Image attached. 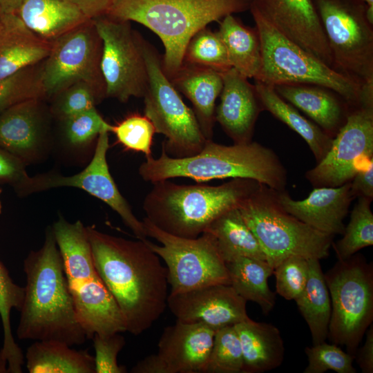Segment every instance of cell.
<instances>
[{"instance_id": "obj_1", "label": "cell", "mask_w": 373, "mask_h": 373, "mask_svg": "<svg viewBox=\"0 0 373 373\" xmlns=\"http://www.w3.org/2000/svg\"><path fill=\"white\" fill-rule=\"evenodd\" d=\"M86 228L96 271L117 302L127 332L143 333L167 307L166 267L146 239L131 240Z\"/></svg>"}, {"instance_id": "obj_2", "label": "cell", "mask_w": 373, "mask_h": 373, "mask_svg": "<svg viewBox=\"0 0 373 373\" xmlns=\"http://www.w3.org/2000/svg\"><path fill=\"white\" fill-rule=\"evenodd\" d=\"M26 276L17 336L21 340L58 341L70 346L88 339L77 320L64 263L51 227L42 247L23 261Z\"/></svg>"}, {"instance_id": "obj_3", "label": "cell", "mask_w": 373, "mask_h": 373, "mask_svg": "<svg viewBox=\"0 0 373 373\" xmlns=\"http://www.w3.org/2000/svg\"><path fill=\"white\" fill-rule=\"evenodd\" d=\"M138 172L151 183L175 178H190L198 183L245 178L276 191L285 190L287 183V171L276 153L256 142L227 146L207 140L198 153L182 158L169 156L162 146L160 156L146 157Z\"/></svg>"}, {"instance_id": "obj_4", "label": "cell", "mask_w": 373, "mask_h": 373, "mask_svg": "<svg viewBox=\"0 0 373 373\" xmlns=\"http://www.w3.org/2000/svg\"><path fill=\"white\" fill-rule=\"evenodd\" d=\"M251 0H113L106 15L139 23L161 40L163 70L171 77L183 63L190 39L213 21L249 10Z\"/></svg>"}, {"instance_id": "obj_5", "label": "cell", "mask_w": 373, "mask_h": 373, "mask_svg": "<svg viewBox=\"0 0 373 373\" xmlns=\"http://www.w3.org/2000/svg\"><path fill=\"white\" fill-rule=\"evenodd\" d=\"M152 184L142 204L146 218L166 233L186 238L202 234L216 218L238 207L260 184L245 178L218 186L179 184L170 180Z\"/></svg>"}, {"instance_id": "obj_6", "label": "cell", "mask_w": 373, "mask_h": 373, "mask_svg": "<svg viewBox=\"0 0 373 373\" xmlns=\"http://www.w3.org/2000/svg\"><path fill=\"white\" fill-rule=\"evenodd\" d=\"M238 209L273 269L290 256L319 260L329 256L334 236L287 212L279 204L276 190L260 184Z\"/></svg>"}, {"instance_id": "obj_7", "label": "cell", "mask_w": 373, "mask_h": 373, "mask_svg": "<svg viewBox=\"0 0 373 373\" xmlns=\"http://www.w3.org/2000/svg\"><path fill=\"white\" fill-rule=\"evenodd\" d=\"M249 10L259 34L262 51V66L255 80L273 86H321L337 93L350 106L360 104L363 84L336 71L285 37L254 7Z\"/></svg>"}, {"instance_id": "obj_8", "label": "cell", "mask_w": 373, "mask_h": 373, "mask_svg": "<svg viewBox=\"0 0 373 373\" xmlns=\"http://www.w3.org/2000/svg\"><path fill=\"white\" fill-rule=\"evenodd\" d=\"M331 300L327 338L356 354L373 321V267L362 255L338 259L324 274Z\"/></svg>"}, {"instance_id": "obj_9", "label": "cell", "mask_w": 373, "mask_h": 373, "mask_svg": "<svg viewBox=\"0 0 373 373\" xmlns=\"http://www.w3.org/2000/svg\"><path fill=\"white\" fill-rule=\"evenodd\" d=\"M141 44L148 73L143 96L144 115L153 123L155 133L166 137L162 146L169 156L182 158L194 155L202 151L207 142L194 112L185 104L165 75L162 55L143 37Z\"/></svg>"}, {"instance_id": "obj_10", "label": "cell", "mask_w": 373, "mask_h": 373, "mask_svg": "<svg viewBox=\"0 0 373 373\" xmlns=\"http://www.w3.org/2000/svg\"><path fill=\"white\" fill-rule=\"evenodd\" d=\"M336 71L364 84L373 82V24L362 0H312Z\"/></svg>"}, {"instance_id": "obj_11", "label": "cell", "mask_w": 373, "mask_h": 373, "mask_svg": "<svg viewBox=\"0 0 373 373\" xmlns=\"http://www.w3.org/2000/svg\"><path fill=\"white\" fill-rule=\"evenodd\" d=\"M149 247L166 265L170 294H177L202 287L230 285L226 262L211 234L204 231L195 238L173 236L160 229L146 217L142 220Z\"/></svg>"}, {"instance_id": "obj_12", "label": "cell", "mask_w": 373, "mask_h": 373, "mask_svg": "<svg viewBox=\"0 0 373 373\" xmlns=\"http://www.w3.org/2000/svg\"><path fill=\"white\" fill-rule=\"evenodd\" d=\"M102 41L101 70L106 97L126 103L132 97H143L148 73L143 55L142 36L131 21L106 15L93 19Z\"/></svg>"}, {"instance_id": "obj_13", "label": "cell", "mask_w": 373, "mask_h": 373, "mask_svg": "<svg viewBox=\"0 0 373 373\" xmlns=\"http://www.w3.org/2000/svg\"><path fill=\"white\" fill-rule=\"evenodd\" d=\"M102 41L93 19L52 41L43 61V84L46 99L68 86L84 82L104 98L106 86L101 70Z\"/></svg>"}, {"instance_id": "obj_14", "label": "cell", "mask_w": 373, "mask_h": 373, "mask_svg": "<svg viewBox=\"0 0 373 373\" xmlns=\"http://www.w3.org/2000/svg\"><path fill=\"white\" fill-rule=\"evenodd\" d=\"M373 160V95H363L351 106L331 147L316 166L305 173L314 187H335L350 182Z\"/></svg>"}, {"instance_id": "obj_15", "label": "cell", "mask_w": 373, "mask_h": 373, "mask_svg": "<svg viewBox=\"0 0 373 373\" xmlns=\"http://www.w3.org/2000/svg\"><path fill=\"white\" fill-rule=\"evenodd\" d=\"M108 134V132L99 134L92 159L82 171L68 176L54 171L28 176L15 193L19 197H25L60 187L82 189L115 211L137 239L146 240L148 236L142 220L135 216L110 173L106 160L110 146Z\"/></svg>"}, {"instance_id": "obj_16", "label": "cell", "mask_w": 373, "mask_h": 373, "mask_svg": "<svg viewBox=\"0 0 373 373\" xmlns=\"http://www.w3.org/2000/svg\"><path fill=\"white\" fill-rule=\"evenodd\" d=\"M247 300L230 285H211L169 294L167 307L176 321L202 323L215 331L249 320Z\"/></svg>"}, {"instance_id": "obj_17", "label": "cell", "mask_w": 373, "mask_h": 373, "mask_svg": "<svg viewBox=\"0 0 373 373\" xmlns=\"http://www.w3.org/2000/svg\"><path fill=\"white\" fill-rule=\"evenodd\" d=\"M44 99H29L0 114V147L26 165L46 159L52 148L49 133L50 109Z\"/></svg>"}, {"instance_id": "obj_18", "label": "cell", "mask_w": 373, "mask_h": 373, "mask_svg": "<svg viewBox=\"0 0 373 373\" xmlns=\"http://www.w3.org/2000/svg\"><path fill=\"white\" fill-rule=\"evenodd\" d=\"M251 6L279 32L333 68L331 51L312 0H251Z\"/></svg>"}, {"instance_id": "obj_19", "label": "cell", "mask_w": 373, "mask_h": 373, "mask_svg": "<svg viewBox=\"0 0 373 373\" xmlns=\"http://www.w3.org/2000/svg\"><path fill=\"white\" fill-rule=\"evenodd\" d=\"M216 331L179 321L164 328L155 354L162 373L206 372Z\"/></svg>"}, {"instance_id": "obj_20", "label": "cell", "mask_w": 373, "mask_h": 373, "mask_svg": "<svg viewBox=\"0 0 373 373\" xmlns=\"http://www.w3.org/2000/svg\"><path fill=\"white\" fill-rule=\"evenodd\" d=\"M221 74L223 87L216 108V122L234 144L250 143L256 122L263 110L255 85L233 68Z\"/></svg>"}, {"instance_id": "obj_21", "label": "cell", "mask_w": 373, "mask_h": 373, "mask_svg": "<svg viewBox=\"0 0 373 373\" xmlns=\"http://www.w3.org/2000/svg\"><path fill=\"white\" fill-rule=\"evenodd\" d=\"M280 206L299 220L322 232L343 235V220L354 198L351 182L335 187H315L303 200H293L285 191H276Z\"/></svg>"}, {"instance_id": "obj_22", "label": "cell", "mask_w": 373, "mask_h": 373, "mask_svg": "<svg viewBox=\"0 0 373 373\" xmlns=\"http://www.w3.org/2000/svg\"><path fill=\"white\" fill-rule=\"evenodd\" d=\"M76 318L87 338L127 332L122 313L99 276L70 288Z\"/></svg>"}, {"instance_id": "obj_23", "label": "cell", "mask_w": 373, "mask_h": 373, "mask_svg": "<svg viewBox=\"0 0 373 373\" xmlns=\"http://www.w3.org/2000/svg\"><path fill=\"white\" fill-rule=\"evenodd\" d=\"M276 93L334 137L345 124L351 106L334 90L314 84H280Z\"/></svg>"}, {"instance_id": "obj_24", "label": "cell", "mask_w": 373, "mask_h": 373, "mask_svg": "<svg viewBox=\"0 0 373 373\" xmlns=\"http://www.w3.org/2000/svg\"><path fill=\"white\" fill-rule=\"evenodd\" d=\"M169 80L192 104V110L205 139L212 140L216 122V101L223 87L221 73L183 62Z\"/></svg>"}, {"instance_id": "obj_25", "label": "cell", "mask_w": 373, "mask_h": 373, "mask_svg": "<svg viewBox=\"0 0 373 373\" xmlns=\"http://www.w3.org/2000/svg\"><path fill=\"white\" fill-rule=\"evenodd\" d=\"M52 42L31 31L17 14L0 13V79L43 61Z\"/></svg>"}, {"instance_id": "obj_26", "label": "cell", "mask_w": 373, "mask_h": 373, "mask_svg": "<svg viewBox=\"0 0 373 373\" xmlns=\"http://www.w3.org/2000/svg\"><path fill=\"white\" fill-rule=\"evenodd\" d=\"M234 327L242 352V373H262L282 364L284 343L277 327L251 318Z\"/></svg>"}, {"instance_id": "obj_27", "label": "cell", "mask_w": 373, "mask_h": 373, "mask_svg": "<svg viewBox=\"0 0 373 373\" xmlns=\"http://www.w3.org/2000/svg\"><path fill=\"white\" fill-rule=\"evenodd\" d=\"M17 15L31 31L50 42L89 20L70 0H23Z\"/></svg>"}, {"instance_id": "obj_28", "label": "cell", "mask_w": 373, "mask_h": 373, "mask_svg": "<svg viewBox=\"0 0 373 373\" xmlns=\"http://www.w3.org/2000/svg\"><path fill=\"white\" fill-rule=\"evenodd\" d=\"M51 227L69 288L97 277L86 227L80 220L69 222L60 216Z\"/></svg>"}, {"instance_id": "obj_29", "label": "cell", "mask_w": 373, "mask_h": 373, "mask_svg": "<svg viewBox=\"0 0 373 373\" xmlns=\"http://www.w3.org/2000/svg\"><path fill=\"white\" fill-rule=\"evenodd\" d=\"M254 85L263 110L269 111L302 137L317 163L323 160L331 147L333 137L283 99L276 93L274 86L258 80H255Z\"/></svg>"}, {"instance_id": "obj_30", "label": "cell", "mask_w": 373, "mask_h": 373, "mask_svg": "<svg viewBox=\"0 0 373 373\" xmlns=\"http://www.w3.org/2000/svg\"><path fill=\"white\" fill-rule=\"evenodd\" d=\"M217 32L231 68L248 79H256L262 66L261 43L256 27L246 26L229 15L222 19Z\"/></svg>"}, {"instance_id": "obj_31", "label": "cell", "mask_w": 373, "mask_h": 373, "mask_svg": "<svg viewBox=\"0 0 373 373\" xmlns=\"http://www.w3.org/2000/svg\"><path fill=\"white\" fill-rule=\"evenodd\" d=\"M58 341H36L27 350L30 373H95L94 356Z\"/></svg>"}, {"instance_id": "obj_32", "label": "cell", "mask_w": 373, "mask_h": 373, "mask_svg": "<svg viewBox=\"0 0 373 373\" xmlns=\"http://www.w3.org/2000/svg\"><path fill=\"white\" fill-rule=\"evenodd\" d=\"M230 285L245 300L257 303L267 315L276 304V294L269 287L274 274L267 260L238 256L226 262Z\"/></svg>"}, {"instance_id": "obj_33", "label": "cell", "mask_w": 373, "mask_h": 373, "mask_svg": "<svg viewBox=\"0 0 373 373\" xmlns=\"http://www.w3.org/2000/svg\"><path fill=\"white\" fill-rule=\"evenodd\" d=\"M204 231L213 236L225 262L238 256L266 260L258 240L244 220L238 207L224 212Z\"/></svg>"}, {"instance_id": "obj_34", "label": "cell", "mask_w": 373, "mask_h": 373, "mask_svg": "<svg viewBox=\"0 0 373 373\" xmlns=\"http://www.w3.org/2000/svg\"><path fill=\"white\" fill-rule=\"evenodd\" d=\"M306 321L314 345L327 338L331 300L320 260L309 259V276L302 292L294 299Z\"/></svg>"}, {"instance_id": "obj_35", "label": "cell", "mask_w": 373, "mask_h": 373, "mask_svg": "<svg viewBox=\"0 0 373 373\" xmlns=\"http://www.w3.org/2000/svg\"><path fill=\"white\" fill-rule=\"evenodd\" d=\"M24 294V287L13 282L0 260V316L3 332L0 356L7 362L8 372L10 373H21L24 363L22 351L15 343L10 327V312L13 308L20 311Z\"/></svg>"}, {"instance_id": "obj_36", "label": "cell", "mask_w": 373, "mask_h": 373, "mask_svg": "<svg viewBox=\"0 0 373 373\" xmlns=\"http://www.w3.org/2000/svg\"><path fill=\"white\" fill-rule=\"evenodd\" d=\"M372 198L358 197L353 208L343 237L332 243L338 259H346L360 249L373 245V213L370 204Z\"/></svg>"}, {"instance_id": "obj_37", "label": "cell", "mask_w": 373, "mask_h": 373, "mask_svg": "<svg viewBox=\"0 0 373 373\" xmlns=\"http://www.w3.org/2000/svg\"><path fill=\"white\" fill-rule=\"evenodd\" d=\"M43 61L23 68L0 79V114L33 99H46L43 84Z\"/></svg>"}, {"instance_id": "obj_38", "label": "cell", "mask_w": 373, "mask_h": 373, "mask_svg": "<svg viewBox=\"0 0 373 373\" xmlns=\"http://www.w3.org/2000/svg\"><path fill=\"white\" fill-rule=\"evenodd\" d=\"M183 62L207 67L220 73L231 68L227 50L217 32L205 27L189 41Z\"/></svg>"}, {"instance_id": "obj_39", "label": "cell", "mask_w": 373, "mask_h": 373, "mask_svg": "<svg viewBox=\"0 0 373 373\" xmlns=\"http://www.w3.org/2000/svg\"><path fill=\"white\" fill-rule=\"evenodd\" d=\"M62 140L68 148L80 150L96 142L102 132L112 133L113 125L108 123L96 107L59 121Z\"/></svg>"}, {"instance_id": "obj_40", "label": "cell", "mask_w": 373, "mask_h": 373, "mask_svg": "<svg viewBox=\"0 0 373 373\" xmlns=\"http://www.w3.org/2000/svg\"><path fill=\"white\" fill-rule=\"evenodd\" d=\"M243 358L234 325L216 331L207 373H242Z\"/></svg>"}, {"instance_id": "obj_41", "label": "cell", "mask_w": 373, "mask_h": 373, "mask_svg": "<svg viewBox=\"0 0 373 373\" xmlns=\"http://www.w3.org/2000/svg\"><path fill=\"white\" fill-rule=\"evenodd\" d=\"M104 99L90 84L79 82L55 95L49 109L52 117L61 121L95 108Z\"/></svg>"}, {"instance_id": "obj_42", "label": "cell", "mask_w": 373, "mask_h": 373, "mask_svg": "<svg viewBox=\"0 0 373 373\" xmlns=\"http://www.w3.org/2000/svg\"><path fill=\"white\" fill-rule=\"evenodd\" d=\"M305 352L308 364L304 373H323L333 370L337 373H356L353 366L355 356L345 352L338 345L325 341L312 347H307Z\"/></svg>"}, {"instance_id": "obj_43", "label": "cell", "mask_w": 373, "mask_h": 373, "mask_svg": "<svg viewBox=\"0 0 373 373\" xmlns=\"http://www.w3.org/2000/svg\"><path fill=\"white\" fill-rule=\"evenodd\" d=\"M119 144L126 149L141 152L149 157L155 130L145 115L133 114L113 125V131Z\"/></svg>"}, {"instance_id": "obj_44", "label": "cell", "mask_w": 373, "mask_h": 373, "mask_svg": "<svg viewBox=\"0 0 373 373\" xmlns=\"http://www.w3.org/2000/svg\"><path fill=\"white\" fill-rule=\"evenodd\" d=\"M276 293L287 300H294L304 289L309 276V259L290 256L274 269Z\"/></svg>"}, {"instance_id": "obj_45", "label": "cell", "mask_w": 373, "mask_h": 373, "mask_svg": "<svg viewBox=\"0 0 373 373\" xmlns=\"http://www.w3.org/2000/svg\"><path fill=\"white\" fill-rule=\"evenodd\" d=\"M95 352V373H124L126 370L117 363V355L126 344L119 333L101 335L92 338Z\"/></svg>"}, {"instance_id": "obj_46", "label": "cell", "mask_w": 373, "mask_h": 373, "mask_svg": "<svg viewBox=\"0 0 373 373\" xmlns=\"http://www.w3.org/2000/svg\"><path fill=\"white\" fill-rule=\"evenodd\" d=\"M19 158L0 147V184L10 185L15 191L29 176Z\"/></svg>"}, {"instance_id": "obj_47", "label": "cell", "mask_w": 373, "mask_h": 373, "mask_svg": "<svg viewBox=\"0 0 373 373\" xmlns=\"http://www.w3.org/2000/svg\"><path fill=\"white\" fill-rule=\"evenodd\" d=\"M351 182V191L354 198H373V160L354 175Z\"/></svg>"}, {"instance_id": "obj_48", "label": "cell", "mask_w": 373, "mask_h": 373, "mask_svg": "<svg viewBox=\"0 0 373 373\" xmlns=\"http://www.w3.org/2000/svg\"><path fill=\"white\" fill-rule=\"evenodd\" d=\"M355 358L363 373L373 372V325L371 324L365 332L363 345L357 350Z\"/></svg>"}, {"instance_id": "obj_49", "label": "cell", "mask_w": 373, "mask_h": 373, "mask_svg": "<svg viewBox=\"0 0 373 373\" xmlns=\"http://www.w3.org/2000/svg\"><path fill=\"white\" fill-rule=\"evenodd\" d=\"M89 19L106 15L113 0H70Z\"/></svg>"}, {"instance_id": "obj_50", "label": "cell", "mask_w": 373, "mask_h": 373, "mask_svg": "<svg viewBox=\"0 0 373 373\" xmlns=\"http://www.w3.org/2000/svg\"><path fill=\"white\" fill-rule=\"evenodd\" d=\"M23 0H0L1 14H17Z\"/></svg>"}, {"instance_id": "obj_51", "label": "cell", "mask_w": 373, "mask_h": 373, "mask_svg": "<svg viewBox=\"0 0 373 373\" xmlns=\"http://www.w3.org/2000/svg\"><path fill=\"white\" fill-rule=\"evenodd\" d=\"M368 6L367 9V18L369 21L373 24V0H362Z\"/></svg>"}, {"instance_id": "obj_52", "label": "cell", "mask_w": 373, "mask_h": 373, "mask_svg": "<svg viewBox=\"0 0 373 373\" xmlns=\"http://www.w3.org/2000/svg\"><path fill=\"white\" fill-rule=\"evenodd\" d=\"M1 193H2V189L0 187V214H1V211H2V204H1Z\"/></svg>"}]
</instances>
